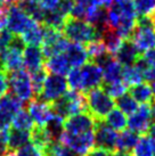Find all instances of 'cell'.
I'll return each instance as SVG.
<instances>
[{"label": "cell", "instance_id": "ba28073f", "mask_svg": "<svg viewBox=\"0 0 155 156\" xmlns=\"http://www.w3.org/2000/svg\"><path fill=\"white\" fill-rule=\"evenodd\" d=\"M25 44L21 37L15 35L13 42L5 51L0 54V69L12 73L23 69V50Z\"/></svg>", "mask_w": 155, "mask_h": 156}, {"label": "cell", "instance_id": "8992f818", "mask_svg": "<svg viewBox=\"0 0 155 156\" xmlns=\"http://www.w3.org/2000/svg\"><path fill=\"white\" fill-rule=\"evenodd\" d=\"M8 90L23 104L29 103L34 97L30 73L24 69L8 73Z\"/></svg>", "mask_w": 155, "mask_h": 156}, {"label": "cell", "instance_id": "3957f363", "mask_svg": "<svg viewBox=\"0 0 155 156\" xmlns=\"http://www.w3.org/2000/svg\"><path fill=\"white\" fill-rule=\"evenodd\" d=\"M52 107L55 115L65 120L71 115L87 112L86 96L80 91L67 90L64 96L52 103Z\"/></svg>", "mask_w": 155, "mask_h": 156}, {"label": "cell", "instance_id": "8fae6325", "mask_svg": "<svg viewBox=\"0 0 155 156\" xmlns=\"http://www.w3.org/2000/svg\"><path fill=\"white\" fill-rule=\"evenodd\" d=\"M94 137H95V147L100 148L112 154L116 151V139L117 131L113 130L108 126L104 120L96 121L94 128Z\"/></svg>", "mask_w": 155, "mask_h": 156}, {"label": "cell", "instance_id": "f546056e", "mask_svg": "<svg viewBox=\"0 0 155 156\" xmlns=\"http://www.w3.org/2000/svg\"><path fill=\"white\" fill-rule=\"evenodd\" d=\"M138 18H155V0H132Z\"/></svg>", "mask_w": 155, "mask_h": 156}, {"label": "cell", "instance_id": "cb8c5ba5", "mask_svg": "<svg viewBox=\"0 0 155 156\" xmlns=\"http://www.w3.org/2000/svg\"><path fill=\"white\" fill-rule=\"evenodd\" d=\"M139 134H137L134 131L129 130H122L121 133H117V139H116V151L125 153H131L134 147L136 146Z\"/></svg>", "mask_w": 155, "mask_h": 156}, {"label": "cell", "instance_id": "4316f807", "mask_svg": "<svg viewBox=\"0 0 155 156\" xmlns=\"http://www.w3.org/2000/svg\"><path fill=\"white\" fill-rule=\"evenodd\" d=\"M99 40H102V42L104 44L106 50H107L111 55H114L116 52V50L120 48L121 44L123 42L124 39H122L115 31H113L112 29L107 27V29H105V30L100 33V39Z\"/></svg>", "mask_w": 155, "mask_h": 156}, {"label": "cell", "instance_id": "44dd1931", "mask_svg": "<svg viewBox=\"0 0 155 156\" xmlns=\"http://www.w3.org/2000/svg\"><path fill=\"white\" fill-rule=\"evenodd\" d=\"M45 69H47V72L49 73L64 76V75H67L72 67L70 65L64 52H62V54H57V55L47 58L45 61Z\"/></svg>", "mask_w": 155, "mask_h": 156}, {"label": "cell", "instance_id": "bcb514c9", "mask_svg": "<svg viewBox=\"0 0 155 156\" xmlns=\"http://www.w3.org/2000/svg\"><path fill=\"white\" fill-rule=\"evenodd\" d=\"M150 138H151L152 140V145H153V151H154V154H155V123L154 124H152L151 129H150Z\"/></svg>", "mask_w": 155, "mask_h": 156}, {"label": "cell", "instance_id": "f35d334b", "mask_svg": "<svg viewBox=\"0 0 155 156\" xmlns=\"http://www.w3.org/2000/svg\"><path fill=\"white\" fill-rule=\"evenodd\" d=\"M15 35L8 30H1L0 31V54L5 51L7 48L10 46V44L13 42Z\"/></svg>", "mask_w": 155, "mask_h": 156}, {"label": "cell", "instance_id": "ee69618b", "mask_svg": "<svg viewBox=\"0 0 155 156\" xmlns=\"http://www.w3.org/2000/svg\"><path fill=\"white\" fill-rule=\"evenodd\" d=\"M145 80L148 81V84H150V87H151L152 91H153V95L155 97V69H146V72H145Z\"/></svg>", "mask_w": 155, "mask_h": 156}, {"label": "cell", "instance_id": "e0dca14e", "mask_svg": "<svg viewBox=\"0 0 155 156\" xmlns=\"http://www.w3.org/2000/svg\"><path fill=\"white\" fill-rule=\"evenodd\" d=\"M46 58L40 46H25L23 50V69L32 73L45 67Z\"/></svg>", "mask_w": 155, "mask_h": 156}, {"label": "cell", "instance_id": "74e56055", "mask_svg": "<svg viewBox=\"0 0 155 156\" xmlns=\"http://www.w3.org/2000/svg\"><path fill=\"white\" fill-rule=\"evenodd\" d=\"M77 4H80L85 7H102L107 9L112 5L113 0H74Z\"/></svg>", "mask_w": 155, "mask_h": 156}, {"label": "cell", "instance_id": "681fc988", "mask_svg": "<svg viewBox=\"0 0 155 156\" xmlns=\"http://www.w3.org/2000/svg\"><path fill=\"white\" fill-rule=\"evenodd\" d=\"M151 111H152V119H153V121H154V123H155V103L151 107Z\"/></svg>", "mask_w": 155, "mask_h": 156}, {"label": "cell", "instance_id": "d6a6232c", "mask_svg": "<svg viewBox=\"0 0 155 156\" xmlns=\"http://www.w3.org/2000/svg\"><path fill=\"white\" fill-rule=\"evenodd\" d=\"M132 155L134 156H155L153 151V145L152 140L148 136L142 134L139 137L136 146L132 149Z\"/></svg>", "mask_w": 155, "mask_h": 156}, {"label": "cell", "instance_id": "c3c4849f", "mask_svg": "<svg viewBox=\"0 0 155 156\" xmlns=\"http://www.w3.org/2000/svg\"><path fill=\"white\" fill-rule=\"evenodd\" d=\"M22 0H6V5L7 6H13V5H18V2H21Z\"/></svg>", "mask_w": 155, "mask_h": 156}, {"label": "cell", "instance_id": "484cf974", "mask_svg": "<svg viewBox=\"0 0 155 156\" xmlns=\"http://www.w3.org/2000/svg\"><path fill=\"white\" fill-rule=\"evenodd\" d=\"M43 35V26L39 22H34L27 30L20 35L25 46H41Z\"/></svg>", "mask_w": 155, "mask_h": 156}, {"label": "cell", "instance_id": "83f0119b", "mask_svg": "<svg viewBox=\"0 0 155 156\" xmlns=\"http://www.w3.org/2000/svg\"><path fill=\"white\" fill-rule=\"evenodd\" d=\"M105 123L108 126H111L113 130L115 131H122L127 128V122L128 117L123 112H121L119 108H114L108 113L107 115L104 119Z\"/></svg>", "mask_w": 155, "mask_h": 156}, {"label": "cell", "instance_id": "277c9868", "mask_svg": "<svg viewBox=\"0 0 155 156\" xmlns=\"http://www.w3.org/2000/svg\"><path fill=\"white\" fill-rule=\"evenodd\" d=\"M87 112L94 116L96 121H102L115 107V101L108 96L103 88H94L86 94Z\"/></svg>", "mask_w": 155, "mask_h": 156}, {"label": "cell", "instance_id": "8d00e7d4", "mask_svg": "<svg viewBox=\"0 0 155 156\" xmlns=\"http://www.w3.org/2000/svg\"><path fill=\"white\" fill-rule=\"evenodd\" d=\"M16 156H42L41 149L33 143H27L16 151Z\"/></svg>", "mask_w": 155, "mask_h": 156}, {"label": "cell", "instance_id": "7402d4cb", "mask_svg": "<svg viewBox=\"0 0 155 156\" xmlns=\"http://www.w3.org/2000/svg\"><path fill=\"white\" fill-rule=\"evenodd\" d=\"M99 67L102 69V72H103V83H110L122 80L123 66L113 56L110 57L107 61L103 63Z\"/></svg>", "mask_w": 155, "mask_h": 156}, {"label": "cell", "instance_id": "d6986e66", "mask_svg": "<svg viewBox=\"0 0 155 156\" xmlns=\"http://www.w3.org/2000/svg\"><path fill=\"white\" fill-rule=\"evenodd\" d=\"M64 55L66 56L72 69L81 67L89 61V56H88L86 47L80 44L70 42L67 48L65 49Z\"/></svg>", "mask_w": 155, "mask_h": 156}, {"label": "cell", "instance_id": "603a6c76", "mask_svg": "<svg viewBox=\"0 0 155 156\" xmlns=\"http://www.w3.org/2000/svg\"><path fill=\"white\" fill-rule=\"evenodd\" d=\"M31 141V133L30 131L17 130V129H9L8 132V140H7V146H8L9 152H16L18 148L23 147L24 145Z\"/></svg>", "mask_w": 155, "mask_h": 156}, {"label": "cell", "instance_id": "52a82bcc", "mask_svg": "<svg viewBox=\"0 0 155 156\" xmlns=\"http://www.w3.org/2000/svg\"><path fill=\"white\" fill-rule=\"evenodd\" d=\"M59 143L70 148L77 156H87L95 148L94 130L82 133H70L63 131Z\"/></svg>", "mask_w": 155, "mask_h": 156}, {"label": "cell", "instance_id": "60d3db41", "mask_svg": "<svg viewBox=\"0 0 155 156\" xmlns=\"http://www.w3.org/2000/svg\"><path fill=\"white\" fill-rule=\"evenodd\" d=\"M33 1L41 9L46 10V12H49V10H54L56 8L60 0H33Z\"/></svg>", "mask_w": 155, "mask_h": 156}, {"label": "cell", "instance_id": "b9f144b4", "mask_svg": "<svg viewBox=\"0 0 155 156\" xmlns=\"http://www.w3.org/2000/svg\"><path fill=\"white\" fill-rule=\"evenodd\" d=\"M8 132H9V129L0 130V156H6L7 153L9 152L8 146H7Z\"/></svg>", "mask_w": 155, "mask_h": 156}, {"label": "cell", "instance_id": "5b68a950", "mask_svg": "<svg viewBox=\"0 0 155 156\" xmlns=\"http://www.w3.org/2000/svg\"><path fill=\"white\" fill-rule=\"evenodd\" d=\"M131 42L139 54L155 47V21L154 18H138L137 25L131 34Z\"/></svg>", "mask_w": 155, "mask_h": 156}, {"label": "cell", "instance_id": "6da1fadb", "mask_svg": "<svg viewBox=\"0 0 155 156\" xmlns=\"http://www.w3.org/2000/svg\"><path fill=\"white\" fill-rule=\"evenodd\" d=\"M106 18L110 29L115 31L122 39H129L138 22L132 0H113L106 9Z\"/></svg>", "mask_w": 155, "mask_h": 156}, {"label": "cell", "instance_id": "ab89813d", "mask_svg": "<svg viewBox=\"0 0 155 156\" xmlns=\"http://www.w3.org/2000/svg\"><path fill=\"white\" fill-rule=\"evenodd\" d=\"M140 59L146 65L147 69H155V48H152L150 50L142 52V56L140 57Z\"/></svg>", "mask_w": 155, "mask_h": 156}, {"label": "cell", "instance_id": "d4e9b609", "mask_svg": "<svg viewBox=\"0 0 155 156\" xmlns=\"http://www.w3.org/2000/svg\"><path fill=\"white\" fill-rule=\"evenodd\" d=\"M129 94L132 96L138 104H150L152 103V100L154 98L153 91H152L150 84L147 82H142L138 83L136 86L130 87Z\"/></svg>", "mask_w": 155, "mask_h": 156}, {"label": "cell", "instance_id": "7a4b0ae2", "mask_svg": "<svg viewBox=\"0 0 155 156\" xmlns=\"http://www.w3.org/2000/svg\"><path fill=\"white\" fill-rule=\"evenodd\" d=\"M62 33L69 41H72L74 44H88L91 41L99 40V33L95 26L85 20H79L71 16L66 18L62 29Z\"/></svg>", "mask_w": 155, "mask_h": 156}, {"label": "cell", "instance_id": "2e32d148", "mask_svg": "<svg viewBox=\"0 0 155 156\" xmlns=\"http://www.w3.org/2000/svg\"><path fill=\"white\" fill-rule=\"evenodd\" d=\"M27 112L30 114V116L32 117L34 124L38 126H45L55 115L54 111H52V104L46 103L39 98L29 101Z\"/></svg>", "mask_w": 155, "mask_h": 156}, {"label": "cell", "instance_id": "d590c367", "mask_svg": "<svg viewBox=\"0 0 155 156\" xmlns=\"http://www.w3.org/2000/svg\"><path fill=\"white\" fill-rule=\"evenodd\" d=\"M47 74L48 72L45 67L30 73L31 82H32V87H33V91H34V96H39L40 91H41V88L43 86V82H45V80L47 78Z\"/></svg>", "mask_w": 155, "mask_h": 156}, {"label": "cell", "instance_id": "e575fe53", "mask_svg": "<svg viewBox=\"0 0 155 156\" xmlns=\"http://www.w3.org/2000/svg\"><path fill=\"white\" fill-rule=\"evenodd\" d=\"M103 89L108 96L112 97L113 99H116L122 95H124L128 90V87L122 80H120V81H114V82L104 83Z\"/></svg>", "mask_w": 155, "mask_h": 156}, {"label": "cell", "instance_id": "ac0fdd59", "mask_svg": "<svg viewBox=\"0 0 155 156\" xmlns=\"http://www.w3.org/2000/svg\"><path fill=\"white\" fill-rule=\"evenodd\" d=\"M146 65L142 63L140 57L137 62L132 65L123 66L122 71V81L127 84V87H132L138 83L145 81V72H146Z\"/></svg>", "mask_w": 155, "mask_h": 156}, {"label": "cell", "instance_id": "7dc6e473", "mask_svg": "<svg viewBox=\"0 0 155 156\" xmlns=\"http://www.w3.org/2000/svg\"><path fill=\"white\" fill-rule=\"evenodd\" d=\"M110 156H131V154L125 152H120V151H115V152H113Z\"/></svg>", "mask_w": 155, "mask_h": 156}, {"label": "cell", "instance_id": "1f68e13d", "mask_svg": "<svg viewBox=\"0 0 155 156\" xmlns=\"http://www.w3.org/2000/svg\"><path fill=\"white\" fill-rule=\"evenodd\" d=\"M64 119L54 115L52 119L45 126L46 132L52 141H59V138L64 131Z\"/></svg>", "mask_w": 155, "mask_h": 156}, {"label": "cell", "instance_id": "816d5d0a", "mask_svg": "<svg viewBox=\"0 0 155 156\" xmlns=\"http://www.w3.org/2000/svg\"><path fill=\"white\" fill-rule=\"evenodd\" d=\"M5 4H6V0H0V7L4 6Z\"/></svg>", "mask_w": 155, "mask_h": 156}, {"label": "cell", "instance_id": "f1b7e54d", "mask_svg": "<svg viewBox=\"0 0 155 156\" xmlns=\"http://www.w3.org/2000/svg\"><path fill=\"white\" fill-rule=\"evenodd\" d=\"M12 126L14 129L23 131H30L34 128V122L30 116L29 112L24 108H21L17 113H15L12 120Z\"/></svg>", "mask_w": 155, "mask_h": 156}, {"label": "cell", "instance_id": "ffe728a7", "mask_svg": "<svg viewBox=\"0 0 155 156\" xmlns=\"http://www.w3.org/2000/svg\"><path fill=\"white\" fill-rule=\"evenodd\" d=\"M139 51H138L134 44L130 40L124 39L121 44L120 48L116 50V52L113 55V57L120 63L122 66H128L135 64L139 58Z\"/></svg>", "mask_w": 155, "mask_h": 156}, {"label": "cell", "instance_id": "5bb4252c", "mask_svg": "<svg viewBox=\"0 0 155 156\" xmlns=\"http://www.w3.org/2000/svg\"><path fill=\"white\" fill-rule=\"evenodd\" d=\"M95 124L96 120L88 112L78 113L65 119L64 131L70 133H82L87 131H92Z\"/></svg>", "mask_w": 155, "mask_h": 156}, {"label": "cell", "instance_id": "9c48e42d", "mask_svg": "<svg viewBox=\"0 0 155 156\" xmlns=\"http://www.w3.org/2000/svg\"><path fill=\"white\" fill-rule=\"evenodd\" d=\"M67 88V81L63 75L48 73L38 97L39 99L52 104L66 94Z\"/></svg>", "mask_w": 155, "mask_h": 156}, {"label": "cell", "instance_id": "30bf717a", "mask_svg": "<svg viewBox=\"0 0 155 156\" xmlns=\"http://www.w3.org/2000/svg\"><path fill=\"white\" fill-rule=\"evenodd\" d=\"M153 124L152 111L150 104H142L128 117L127 126L137 134H145L151 129Z\"/></svg>", "mask_w": 155, "mask_h": 156}, {"label": "cell", "instance_id": "836d02e7", "mask_svg": "<svg viewBox=\"0 0 155 156\" xmlns=\"http://www.w3.org/2000/svg\"><path fill=\"white\" fill-rule=\"evenodd\" d=\"M115 105L117 106V108L120 109L121 112H123L125 115H130L138 108V104L137 101L132 98V96L130 94H127L125 92L124 95H122L121 97L116 98V103Z\"/></svg>", "mask_w": 155, "mask_h": 156}, {"label": "cell", "instance_id": "4dcf8cb0", "mask_svg": "<svg viewBox=\"0 0 155 156\" xmlns=\"http://www.w3.org/2000/svg\"><path fill=\"white\" fill-rule=\"evenodd\" d=\"M17 6L24 12V13L27 14L30 17L33 18L34 21L39 22L40 24H42L46 10H43V9L40 8L33 0H22L21 2H18Z\"/></svg>", "mask_w": 155, "mask_h": 156}, {"label": "cell", "instance_id": "f907efd6", "mask_svg": "<svg viewBox=\"0 0 155 156\" xmlns=\"http://www.w3.org/2000/svg\"><path fill=\"white\" fill-rule=\"evenodd\" d=\"M6 156H16V153L15 152H8Z\"/></svg>", "mask_w": 155, "mask_h": 156}, {"label": "cell", "instance_id": "f5cc1de1", "mask_svg": "<svg viewBox=\"0 0 155 156\" xmlns=\"http://www.w3.org/2000/svg\"><path fill=\"white\" fill-rule=\"evenodd\" d=\"M154 21H155V18H154Z\"/></svg>", "mask_w": 155, "mask_h": 156}, {"label": "cell", "instance_id": "7bdbcfd3", "mask_svg": "<svg viewBox=\"0 0 155 156\" xmlns=\"http://www.w3.org/2000/svg\"><path fill=\"white\" fill-rule=\"evenodd\" d=\"M8 91V73L0 69V98L4 97Z\"/></svg>", "mask_w": 155, "mask_h": 156}, {"label": "cell", "instance_id": "f6af8a7d", "mask_svg": "<svg viewBox=\"0 0 155 156\" xmlns=\"http://www.w3.org/2000/svg\"><path fill=\"white\" fill-rule=\"evenodd\" d=\"M7 21H8V7H0V31L5 30L7 27Z\"/></svg>", "mask_w": 155, "mask_h": 156}, {"label": "cell", "instance_id": "4fadbf2b", "mask_svg": "<svg viewBox=\"0 0 155 156\" xmlns=\"http://www.w3.org/2000/svg\"><path fill=\"white\" fill-rule=\"evenodd\" d=\"M21 108H23V103L12 94H6L0 98V130L9 129L13 116Z\"/></svg>", "mask_w": 155, "mask_h": 156}, {"label": "cell", "instance_id": "9a60e30c", "mask_svg": "<svg viewBox=\"0 0 155 156\" xmlns=\"http://www.w3.org/2000/svg\"><path fill=\"white\" fill-rule=\"evenodd\" d=\"M81 72V83L82 92L86 94L87 91L94 88L99 87L103 83V72L102 69L94 62H88L80 67Z\"/></svg>", "mask_w": 155, "mask_h": 156}, {"label": "cell", "instance_id": "7c38bea8", "mask_svg": "<svg viewBox=\"0 0 155 156\" xmlns=\"http://www.w3.org/2000/svg\"><path fill=\"white\" fill-rule=\"evenodd\" d=\"M8 7V21H7V30L10 31L14 35H22L34 21L26 13H24L17 5L7 6Z\"/></svg>", "mask_w": 155, "mask_h": 156}]
</instances>
